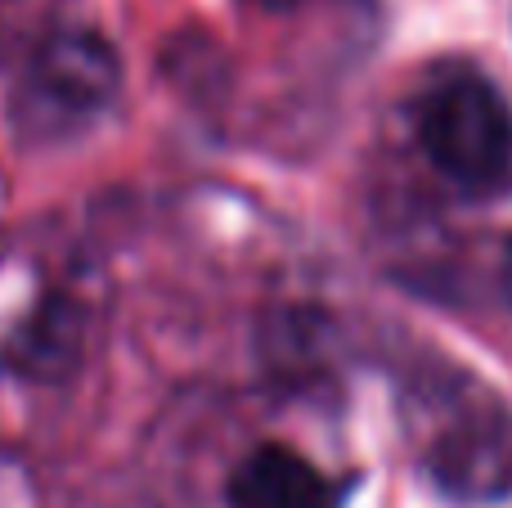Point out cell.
Returning a JSON list of instances; mask_svg holds the SVG:
<instances>
[{"label": "cell", "mask_w": 512, "mask_h": 508, "mask_svg": "<svg viewBox=\"0 0 512 508\" xmlns=\"http://www.w3.org/2000/svg\"><path fill=\"white\" fill-rule=\"evenodd\" d=\"M427 477L459 504H499L512 495V410L468 374H445L436 423L423 450Z\"/></svg>", "instance_id": "6da1fadb"}, {"label": "cell", "mask_w": 512, "mask_h": 508, "mask_svg": "<svg viewBox=\"0 0 512 508\" xmlns=\"http://www.w3.org/2000/svg\"><path fill=\"white\" fill-rule=\"evenodd\" d=\"M418 140L441 176L468 194H495L512 180V113L481 77H454L427 95Z\"/></svg>", "instance_id": "7a4b0ae2"}, {"label": "cell", "mask_w": 512, "mask_h": 508, "mask_svg": "<svg viewBox=\"0 0 512 508\" xmlns=\"http://www.w3.org/2000/svg\"><path fill=\"white\" fill-rule=\"evenodd\" d=\"M122 63L99 32H59L36 54V86L59 108H99L117 90Z\"/></svg>", "instance_id": "3957f363"}, {"label": "cell", "mask_w": 512, "mask_h": 508, "mask_svg": "<svg viewBox=\"0 0 512 508\" xmlns=\"http://www.w3.org/2000/svg\"><path fill=\"white\" fill-rule=\"evenodd\" d=\"M337 491L288 446H261L230 477V508H333Z\"/></svg>", "instance_id": "277c9868"}, {"label": "cell", "mask_w": 512, "mask_h": 508, "mask_svg": "<svg viewBox=\"0 0 512 508\" xmlns=\"http://www.w3.org/2000/svg\"><path fill=\"white\" fill-rule=\"evenodd\" d=\"M504 293H508V302H512V239H508V248H504Z\"/></svg>", "instance_id": "5b68a950"}, {"label": "cell", "mask_w": 512, "mask_h": 508, "mask_svg": "<svg viewBox=\"0 0 512 508\" xmlns=\"http://www.w3.org/2000/svg\"><path fill=\"white\" fill-rule=\"evenodd\" d=\"M256 5H265V9H288L292 0H256Z\"/></svg>", "instance_id": "8992f818"}]
</instances>
